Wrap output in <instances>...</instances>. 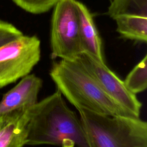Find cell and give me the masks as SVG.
<instances>
[{"instance_id":"6da1fadb","label":"cell","mask_w":147,"mask_h":147,"mask_svg":"<svg viewBox=\"0 0 147 147\" xmlns=\"http://www.w3.org/2000/svg\"><path fill=\"white\" fill-rule=\"evenodd\" d=\"M26 145L90 147L79 117L56 90L28 110Z\"/></svg>"},{"instance_id":"7a4b0ae2","label":"cell","mask_w":147,"mask_h":147,"mask_svg":"<svg viewBox=\"0 0 147 147\" xmlns=\"http://www.w3.org/2000/svg\"><path fill=\"white\" fill-rule=\"evenodd\" d=\"M49 75L57 90L78 111L109 116L135 117L102 90L78 58L53 62Z\"/></svg>"},{"instance_id":"3957f363","label":"cell","mask_w":147,"mask_h":147,"mask_svg":"<svg viewBox=\"0 0 147 147\" xmlns=\"http://www.w3.org/2000/svg\"><path fill=\"white\" fill-rule=\"evenodd\" d=\"M78 111L90 147H147V123L139 117Z\"/></svg>"},{"instance_id":"277c9868","label":"cell","mask_w":147,"mask_h":147,"mask_svg":"<svg viewBox=\"0 0 147 147\" xmlns=\"http://www.w3.org/2000/svg\"><path fill=\"white\" fill-rule=\"evenodd\" d=\"M76 0H60L54 6L51 26L52 59L74 60L82 53Z\"/></svg>"},{"instance_id":"5b68a950","label":"cell","mask_w":147,"mask_h":147,"mask_svg":"<svg viewBox=\"0 0 147 147\" xmlns=\"http://www.w3.org/2000/svg\"><path fill=\"white\" fill-rule=\"evenodd\" d=\"M41 57L36 36L21 35L0 47V88L30 74Z\"/></svg>"},{"instance_id":"8992f818","label":"cell","mask_w":147,"mask_h":147,"mask_svg":"<svg viewBox=\"0 0 147 147\" xmlns=\"http://www.w3.org/2000/svg\"><path fill=\"white\" fill-rule=\"evenodd\" d=\"M78 59L111 99L135 117H140L142 103L126 87L123 80L109 69L105 63L84 53Z\"/></svg>"},{"instance_id":"52a82bcc","label":"cell","mask_w":147,"mask_h":147,"mask_svg":"<svg viewBox=\"0 0 147 147\" xmlns=\"http://www.w3.org/2000/svg\"><path fill=\"white\" fill-rule=\"evenodd\" d=\"M42 80L34 74L22 78L4 94L0 101V116L26 111L37 102Z\"/></svg>"},{"instance_id":"ba28073f","label":"cell","mask_w":147,"mask_h":147,"mask_svg":"<svg viewBox=\"0 0 147 147\" xmlns=\"http://www.w3.org/2000/svg\"><path fill=\"white\" fill-rule=\"evenodd\" d=\"M79 15V37L82 53L105 63L102 42L91 13L83 3L76 1Z\"/></svg>"},{"instance_id":"9c48e42d","label":"cell","mask_w":147,"mask_h":147,"mask_svg":"<svg viewBox=\"0 0 147 147\" xmlns=\"http://www.w3.org/2000/svg\"><path fill=\"white\" fill-rule=\"evenodd\" d=\"M28 110L0 116V147L26 145Z\"/></svg>"},{"instance_id":"30bf717a","label":"cell","mask_w":147,"mask_h":147,"mask_svg":"<svg viewBox=\"0 0 147 147\" xmlns=\"http://www.w3.org/2000/svg\"><path fill=\"white\" fill-rule=\"evenodd\" d=\"M113 20L117 31L123 37L141 42L147 41V17L138 15H119Z\"/></svg>"},{"instance_id":"8fae6325","label":"cell","mask_w":147,"mask_h":147,"mask_svg":"<svg viewBox=\"0 0 147 147\" xmlns=\"http://www.w3.org/2000/svg\"><path fill=\"white\" fill-rule=\"evenodd\" d=\"M107 13L112 19L119 15L147 17V0H110Z\"/></svg>"},{"instance_id":"7c38bea8","label":"cell","mask_w":147,"mask_h":147,"mask_svg":"<svg viewBox=\"0 0 147 147\" xmlns=\"http://www.w3.org/2000/svg\"><path fill=\"white\" fill-rule=\"evenodd\" d=\"M126 87L133 94L145 91L147 87V55L137 63L123 80Z\"/></svg>"},{"instance_id":"4fadbf2b","label":"cell","mask_w":147,"mask_h":147,"mask_svg":"<svg viewBox=\"0 0 147 147\" xmlns=\"http://www.w3.org/2000/svg\"><path fill=\"white\" fill-rule=\"evenodd\" d=\"M13 2L25 11L40 14L48 11L60 0H12Z\"/></svg>"},{"instance_id":"5bb4252c","label":"cell","mask_w":147,"mask_h":147,"mask_svg":"<svg viewBox=\"0 0 147 147\" xmlns=\"http://www.w3.org/2000/svg\"><path fill=\"white\" fill-rule=\"evenodd\" d=\"M22 34V32L11 24L0 20V47Z\"/></svg>"}]
</instances>
